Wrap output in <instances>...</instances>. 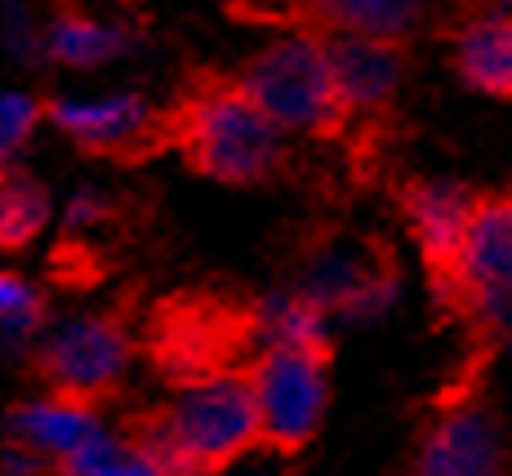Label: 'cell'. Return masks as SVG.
<instances>
[{
    "mask_svg": "<svg viewBox=\"0 0 512 476\" xmlns=\"http://www.w3.org/2000/svg\"><path fill=\"white\" fill-rule=\"evenodd\" d=\"M45 325V299L32 281L0 267V339L5 343H32Z\"/></svg>",
    "mask_w": 512,
    "mask_h": 476,
    "instance_id": "e0dca14e",
    "label": "cell"
},
{
    "mask_svg": "<svg viewBox=\"0 0 512 476\" xmlns=\"http://www.w3.org/2000/svg\"><path fill=\"white\" fill-rule=\"evenodd\" d=\"M512 0H441L437 9V32H450L459 23H472V18H508Z\"/></svg>",
    "mask_w": 512,
    "mask_h": 476,
    "instance_id": "d6986e66",
    "label": "cell"
},
{
    "mask_svg": "<svg viewBox=\"0 0 512 476\" xmlns=\"http://www.w3.org/2000/svg\"><path fill=\"white\" fill-rule=\"evenodd\" d=\"M170 143L196 174L228 187H263L290 170V138L232 81H205L170 112Z\"/></svg>",
    "mask_w": 512,
    "mask_h": 476,
    "instance_id": "7a4b0ae2",
    "label": "cell"
},
{
    "mask_svg": "<svg viewBox=\"0 0 512 476\" xmlns=\"http://www.w3.org/2000/svg\"><path fill=\"white\" fill-rule=\"evenodd\" d=\"M45 121L94 156H143L156 143H170V116L156 112L152 98L134 89L98 98L58 94L45 103Z\"/></svg>",
    "mask_w": 512,
    "mask_h": 476,
    "instance_id": "30bf717a",
    "label": "cell"
},
{
    "mask_svg": "<svg viewBox=\"0 0 512 476\" xmlns=\"http://www.w3.org/2000/svg\"><path fill=\"white\" fill-rule=\"evenodd\" d=\"M397 476H512L508 428L486 379L455 383L437 396Z\"/></svg>",
    "mask_w": 512,
    "mask_h": 476,
    "instance_id": "5b68a950",
    "label": "cell"
},
{
    "mask_svg": "<svg viewBox=\"0 0 512 476\" xmlns=\"http://www.w3.org/2000/svg\"><path fill=\"white\" fill-rule=\"evenodd\" d=\"M161 476H219L259 445V414L245 374H210L179 383L161 410L130 428Z\"/></svg>",
    "mask_w": 512,
    "mask_h": 476,
    "instance_id": "6da1fadb",
    "label": "cell"
},
{
    "mask_svg": "<svg viewBox=\"0 0 512 476\" xmlns=\"http://www.w3.org/2000/svg\"><path fill=\"white\" fill-rule=\"evenodd\" d=\"M441 36H446L450 67L472 94L512 103V14L472 18V23H459Z\"/></svg>",
    "mask_w": 512,
    "mask_h": 476,
    "instance_id": "7c38bea8",
    "label": "cell"
},
{
    "mask_svg": "<svg viewBox=\"0 0 512 476\" xmlns=\"http://www.w3.org/2000/svg\"><path fill=\"white\" fill-rule=\"evenodd\" d=\"M58 476H161L130 432H103L58 463Z\"/></svg>",
    "mask_w": 512,
    "mask_h": 476,
    "instance_id": "2e32d148",
    "label": "cell"
},
{
    "mask_svg": "<svg viewBox=\"0 0 512 476\" xmlns=\"http://www.w3.org/2000/svg\"><path fill=\"white\" fill-rule=\"evenodd\" d=\"M49 463L41 459L36 450H27V445H9V450H0V476H36V472H45Z\"/></svg>",
    "mask_w": 512,
    "mask_h": 476,
    "instance_id": "ffe728a7",
    "label": "cell"
},
{
    "mask_svg": "<svg viewBox=\"0 0 512 476\" xmlns=\"http://www.w3.org/2000/svg\"><path fill=\"white\" fill-rule=\"evenodd\" d=\"M441 0H250L254 18L281 23L285 32H312L339 41H397L415 45L423 32H437Z\"/></svg>",
    "mask_w": 512,
    "mask_h": 476,
    "instance_id": "9c48e42d",
    "label": "cell"
},
{
    "mask_svg": "<svg viewBox=\"0 0 512 476\" xmlns=\"http://www.w3.org/2000/svg\"><path fill=\"white\" fill-rule=\"evenodd\" d=\"M41 121H45V103H36L23 89H0V170L32 143Z\"/></svg>",
    "mask_w": 512,
    "mask_h": 476,
    "instance_id": "ac0fdd59",
    "label": "cell"
},
{
    "mask_svg": "<svg viewBox=\"0 0 512 476\" xmlns=\"http://www.w3.org/2000/svg\"><path fill=\"white\" fill-rule=\"evenodd\" d=\"M49 223V192L41 178L5 165L0 170V250H23Z\"/></svg>",
    "mask_w": 512,
    "mask_h": 476,
    "instance_id": "9a60e30c",
    "label": "cell"
},
{
    "mask_svg": "<svg viewBox=\"0 0 512 476\" xmlns=\"http://www.w3.org/2000/svg\"><path fill=\"white\" fill-rule=\"evenodd\" d=\"M236 85L285 138H317V143L352 138V112L343 103L326 36H272L268 45L245 58Z\"/></svg>",
    "mask_w": 512,
    "mask_h": 476,
    "instance_id": "3957f363",
    "label": "cell"
},
{
    "mask_svg": "<svg viewBox=\"0 0 512 476\" xmlns=\"http://www.w3.org/2000/svg\"><path fill=\"white\" fill-rule=\"evenodd\" d=\"M290 290L303 294L326 321L330 316L361 321V316H379L383 307H392L401 290V267L379 236L326 232L303 250Z\"/></svg>",
    "mask_w": 512,
    "mask_h": 476,
    "instance_id": "8992f818",
    "label": "cell"
},
{
    "mask_svg": "<svg viewBox=\"0 0 512 476\" xmlns=\"http://www.w3.org/2000/svg\"><path fill=\"white\" fill-rule=\"evenodd\" d=\"M9 432H14L18 445H27V450H36L45 463H63L72 459L76 450H85V445L94 441V436H103L107 428L98 423V410L85 401H67V396H41V401H27L18 405L14 414H9Z\"/></svg>",
    "mask_w": 512,
    "mask_h": 476,
    "instance_id": "4fadbf2b",
    "label": "cell"
},
{
    "mask_svg": "<svg viewBox=\"0 0 512 476\" xmlns=\"http://www.w3.org/2000/svg\"><path fill=\"white\" fill-rule=\"evenodd\" d=\"M134 49V32L116 18H98L85 9H58L45 18L41 54L58 67H103Z\"/></svg>",
    "mask_w": 512,
    "mask_h": 476,
    "instance_id": "5bb4252c",
    "label": "cell"
},
{
    "mask_svg": "<svg viewBox=\"0 0 512 476\" xmlns=\"http://www.w3.org/2000/svg\"><path fill=\"white\" fill-rule=\"evenodd\" d=\"M477 187L459 183V178H428L415 174L397 187V210L406 223L415 254L428 276V290L437 312L450 303L459 281V254H464V236H468V218L477 205Z\"/></svg>",
    "mask_w": 512,
    "mask_h": 476,
    "instance_id": "ba28073f",
    "label": "cell"
},
{
    "mask_svg": "<svg viewBox=\"0 0 512 476\" xmlns=\"http://www.w3.org/2000/svg\"><path fill=\"white\" fill-rule=\"evenodd\" d=\"M330 63L339 76L343 103L352 112V130L361 121L383 125L388 112L397 107L401 89L410 81L415 67V49L397 45V41H361V36H339L330 41Z\"/></svg>",
    "mask_w": 512,
    "mask_h": 476,
    "instance_id": "8fae6325",
    "label": "cell"
},
{
    "mask_svg": "<svg viewBox=\"0 0 512 476\" xmlns=\"http://www.w3.org/2000/svg\"><path fill=\"white\" fill-rule=\"evenodd\" d=\"M130 356H134V343L121 316L94 312V316H72V321L54 325L36 343V370L45 374L54 396L94 405L98 396H107L125 379Z\"/></svg>",
    "mask_w": 512,
    "mask_h": 476,
    "instance_id": "52a82bcc",
    "label": "cell"
},
{
    "mask_svg": "<svg viewBox=\"0 0 512 476\" xmlns=\"http://www.w3.org/2000/svg\"><path fill=\"white\" fill-rule=\"evenodd\" d=\"M330 339H281L263 343L245 370L259 414V445L281 459L303 454L317 441L330 405Z\"/></svg>",
    "mask_w": 512,
    "mask_h": 476,
    "instance_id": "277c9868",
    "label": "cell"
}]
</instances>
